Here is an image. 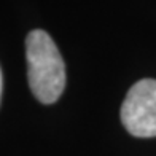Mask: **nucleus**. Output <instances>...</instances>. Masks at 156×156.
I'll use <instances>...</instances> for the list:
<instances>
[{
  "label": "nucleus",
  "mask_w": 156,
  "mask_h": 156,
  "mask_svg": "<svg viewBox=\"0 0 156 156\" xmlns=\"http://www.w3.org/2000/svg\"><path fill=\"white\" fill-rule=\"evenodd\" d=\"M27 78L32 94L41 104H53L66 88V66L53 38L40 29L26 38Z\"/></svg>",
  "instance_id": "obj_1"
},
{
  "label": "nucleus",
  "mask_w": 156,
  "mask_h": 156,
  "mask_svg": "<svg viewBox=\"0 0 156 156\" xmlns=\"http://www.w3.org/2000/svg\"><path fill=\"white\" fill-rule=\"evenodd\" d=\"M3 78H2V70H0V96H2V84H3Z\"/></svg>",
  "instance_id": "obj_3"
},
{
  "label": "nucleus",
  "mask_w": 156,
  "mask_h": 156,
  "mask_svg": "<svg viewBox=\"0 0 156 156\" xmlns=\"http://www.w3.org/2000/svg\"><path fill=\"white\" fill-rule=\"evenodd\" d=\"M121 123L136 137H156V80L144 78L127 91Z\"/></svg>",
  "instance_id": "obj_2"
}]
</instances>
